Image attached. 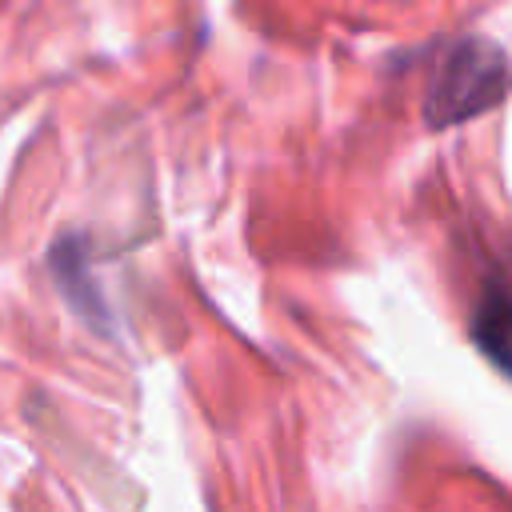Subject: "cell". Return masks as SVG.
<instances>
[{"label": "cell", "instance_id": "obj_1", "mask_svg": "<svg viewBox=\"0 0 512 512\" xmlns=\"http://www.w3.org/2000/svg\"><path fill=\"white\" fill-rule=\"evenodd\" d=\"M512 88V64L508 52L488 36H460L452 40L436 68L424 96V124L428 128H452L464 124L488 108H496Z\"/></svg>", "mask_w": 512, "mask_h": 512}, {"label": "cell", "instance_id": "obj_2", "mask_svg": "<svg viewBox=\"0 0 512 512\" xmlns=\"http://www.w3.org/2000/svg\"><path fill=\"white\" fill-rule=\"evenodd\" d=\"M468 336L480 348V356L512 380V284L508 280H488L480 288L472 304Z\"/></svg>", "mask_w": 512, "mask_h": 512}]
</instances>
